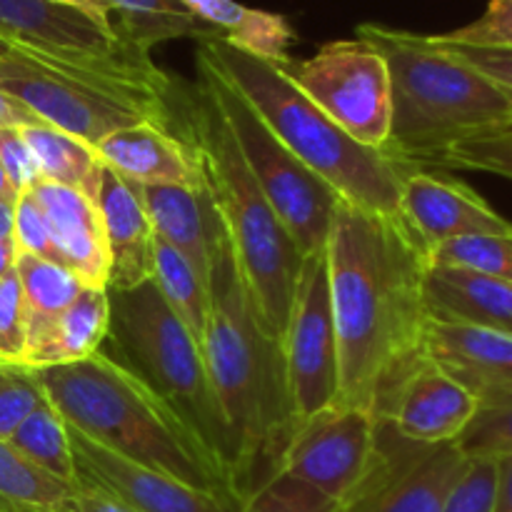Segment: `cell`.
<instances>
[{
  "label": "cell",
  "mask_w": 512,
  "mask_h": 512,
  "mask_svg": "<svg viewBox=\"0 0 512 512\" xmlns=\"http://www.w3.org/2000/svg\"><path fill=\"white\" fill-rule=\"evenodd\" d=\"M325 260L338 340V405L378 415L425 360L428 253L400 215L338 200Z\"/></svg>",
  "instance_id": "1"
},
{
  "label": "cell",
  "mask_w": 512,
  "mask_h": 512,
  "mask_svg": "<svg viewBox=\"0 0 512 512\" xmlns=\"http://www.w3.org/2000/svg\"><path fill=\"white\" fill-rule=\"evenodd\" d=\"M218 218V215H215ZM210 313L203 360L233 445V488L240 500L273 478L295 428L280 340L255 308L233 245L215 223L210 263Z\"/></svg>",
  "instance_id": "2"
},
{
  "label": "cell",
  "mask_w": 512,
  "mask_h": 512,
  "mask_svg": "<svg viewBox=\"0 0 512 512\" xmlns=\"http://www.w3.org/2000/svg\"><path fill=\"white\" fill-rule=\"evenodd\" d=\"M33 370L45 398L70 428L190 488L240 500L225 465L188 423L143 380L103 353L80 363Z\"/></svg>",
  "instance_id": "3"
},
{
  "label": "cell",
  "mask_w": 512,
  "mask_h": 512,
  "mask_svg": "<svg viewBox=\"0 0 512 512\" xmlns=\"http://www.w3.org/2000/svg\"><path fill=\"white\" fill-rule=\"evenodd\" d=\"M355 38L388 65L390 135L383 153L395 163L438 165L450 145L512 128L508 95L428 35L363 23Z\"/></svg>",
  "instance_id": "4"
},
{
  "label": "cell",
  "mask_w": 512,
  "mask_h": 512,
  "mask_svg": "<svg viewBox=\"0 0 512 512\" xmlns=\"http://www.w3.org/2000/svg\"><path fill=\"white\" fill-rule=\"evenodd\" d=\"M198 48L258 110L280 143L340 200L370 213L398 215L400 188L413 168L350 138L290 80L283 65L243 53L223 38L203 40Z\"/></svg>",
  "instance_id": "5"
},
{
  "label": "cell",
  "mask_w": 512,
  "mask_h": 512,
  "mask_svg": "<svg viewBox=\"0 0 512 512\" xmlns=\"http://www.w3.org/2000/svg\"><path fill=\"white\" fill-rule=\"evenodd\" d=\"M188 140L203 165L205 190L233 245L250 298L268 333L280 340L305 253L268 203L223 113L200 83L190 100Z\"/></svg>",
  "instance_id": "6"
},
{
  "label": "cell",
  "mask_w": 512,
  "mask_h": 512,
  "mask_svg": "<svg viewBox=\"0 0 512 512\" xmlns=\"http://www.w3.org/2000/svg\"><path fill=\"white\" fill-rule=\"evenodd\" d=\"M108 305V335L98 353L143 380L230 473L233 445L228 425L193 333L168 308L153 280L128 290H108Z\"/></svg>",
  "instance_id": "7"
},
{
  "label": "cell",
  "mask_w": 512,
  "mask_h": 512,
  "mask_svg": "<svg viewBox=\"0 0 512 512\" xmlns=\"http://www.w3.org/2000/svg\"><path fill=\"white\" fill-rule=\"evenodd\" d=\"M0 90L13 95L43 125L98 145L133 125L173 128V88L70 68L10 48L0 58Z\"/></svg>",
  "instance_id": "8"
},
{
  "label": "cell",
  "mask_w": 512,
  "mask_h": 512,
  "mask_svg": "<svg viewBox=\"0 0 512 512\" xmlns=\"http://www.w3.org/2000/svg\"><path fill=\"white\" fill-rule=\"evenodd\" d=\"M198 83L223 113L245 165L258 180L268 203L305 255L325 248L338 195L313 170L305 168L278 135L265 125L258 110L198 48Z\"/></svg>",
  "instance_id": "9"
},
{
  "label": "cell",
  "mask_w": 512,
  "mask_h": 512,
  "mask_svg": "<svg viewBox=\"0 0 512 512\" xmlns=\"http://www.w3.org/2000/svg\"><path fill=\"white\" fill-rule=\"evenodd\" d=\"M0 40L70 68L173 88L170 75L148 53L125 43L113 28L48 0H0Z\"/></svg>",
  "instance_id": "10"
},
{
  "label": "cell",
  "mask_w": 512,
  "mask_h": 512,
  "mask_svg": "<svg viewBox=\"0 0 512 512\" xmlns=\"http://www.w3.org/2000/svg\"><path fill=\"white\" fill-rule=\"evenodd\" d=\"M295 85L360 145L385 150L390 135L388 65L365 40H333L313 58L283 65Z\"/></svg>",
  "instance_id": "11"
},
{
  "label": "cell",
  "mask_w": 512,
  "mask_h": 512,
  "mask_svg": "<svg viewBox=\"0 0 512 512\" xmlns=\"http://www.w3.org/2000/svg\"><path fill=\"white\" fill-rule=\"evenodd\" d=\"M280 348L295 423L338 405V340L325 248L305 255Z\"/></svg>",
  "instance_id": "12"
},
{
  "label": "cell",
  "mask_w": 512,
  "mask_h": 512,
  "mask_svg": "<svg viewBox=\"0 0 512 512\" xmlns=\"http://www.w3.org/2000/svg\"><path fill=\"white\" fill-rule=\"evenodd\" d=\"M465 460L455 443H413L378 420V448L370 470L338 512H440Z\"/></svg>",
  "instance_id": "13"
},
{
  "label": "cell",
  "mask_w": 512,
  "mask_h": 512,
  "mask_svg": "<svg viewBox=\"0 0 512 512\" xmlns=\"http://www.w3.org/2000/svg\"><path fill=\"white\" fill-rule=\"evenodd\" d=\"M375 448L378 418L373 413L330 405L295 423L273 475L305 483L340 505L370 470Z\"/></svg>",
  "instance_id": "14"
},
{
  "label": "cell",
  "mask_w": 512,
  "mask_h": 512,
  "mask_svg": "<svg viewBox=\"0 0 512 512\" xmlns=\"http://www.w3.org/2000/svg\"><path fill=\"white\" fill-rule=\"evenodd\" d=\"M75 483L113 495L135 512H238L240 500L190 488L170 475L133 463L70 428Z\"/></svg>",
  "instance_id": "15"
},
{
  "label": "cell",
  "mask_w": 512,
  "mask_h": 512,
  "mask_svg": "<svg viewBox=\"0 0 512 512\" xmlns=\"http://www.w3.org/2000/svg\"><path fill=\"white\" fill-rule=\"evenodd\" d=\"M398 215L425 253L470 235H508L512 223L458 180L410 170L400 188Z\"/></svg>",
  "instance_id": "16"
},
{
  "label": "cell",
  "mask_w": 512,
  "mask_h": 512,
  "mask_svg": "<svg viewBox=\"0 0 512 512\" xmlns=\"http://www.w3.org/2000/svg\"><path fill=\"white\" fill-rule=\"evenodd\" d=\"M475 410L478 398L425 358L388 395L375 418L413 443L443 445L463 435Z\"/></svg>",
  "instance_id": "17"
},
{
  "label": "cell",
  "mask_w": 512,
  "mask_h": 512,
  "mask_svg": "<svg viewBox=\"0 0 512 512\" xmlns=\"http://www.w3.org/2000/svg\"><path fill=\"white\" fill-rule=\"evenodd\" d=\"M423 353L475 398L512 393V335L428 320Z\"/></svg>",
  "instance_id": "18"
},
{
  "label": "cell",
  "mask_w": 512,
  "mask_h": 512,
  "mask_svg": "<svg viewBox=\"0 0 512 512\" xmlns=\"http://www.w3.org/2000/svg\"><path fill=\"white\" fill-rule=\"evenodd\" d=\"M100 163L135 185L205 188L203 165L190 140L168 128L143 123L118 130L95 145Z\"/></svg>",
  "instance_id": "19"
},
{
  "label": "cell",
  "mask_w": 512,
  "mask_h": 512,
  "mask_svg": "<svg viewBox=\"0 0 512 512\" xmlns=\"http://www.w3.org/2000/svg\"><path fill=\"white\" fill-rule=\"evenodd\" d=\"M30 195L43 208L65 268L90 288H105L110 263L98 203L85 198L80 190L45 180H40Z\"/></svg>",
  "instance_id": "20"
},
{
  "label": "cell",
  "mask_w": 512,
  "mask_h": 512,
  "mask_svg": "<svg viewBox=\"0 0 512 512\" xmlns=\"http://www.w3.org/2000/svg\"><path fill=\"white\" fill-rule=\"evenodd\" d=\"M98 210L108 245V290H128L153 278V228L135 188L103 168Z\"/></svg>",
  "instance_id": "21"
},
{
  "label": "cell",
  "mask_w": 512,
  "mask_h": 512,
  "mask_svg": "<svg viewBox=\"0 0 512 512\" xmlns=\"http://www.w3.org/2000/svg\"><path fill=\"white\" fill-rule=\"evenodd\" d=\"M150 228L160 240L178 250L203 283H210L215 240V210L208 190L180 188V185H135Z\"/></svg>",
  "instance_id": "22"
},
{
  "label": "cell",
  "mask_w": 512,
  "mask_h": 512,
  "mask_svg": "<svg viewBox=\"0 0 512 512\" xmlns=\"http://www.w3.org/2000/svg\"><path fill=\"white\" fill-rule=\"evenodd\" d=\"M425 310L430 320L512 335V283L470 270L428 265Z\"/></svg>",
  "instance_id": "23"
},
{
  "label": "cell",
  "mask_w": 512,
  "mask_h": 512,
  "mask_svg": "<svg viewBox=\"0 0 512 512\" xmlns=\"http://www.w3.org/2000/svg\"><path fill=\"white\" fill-rule=\"evenodd\" d=\"M200 20L213 25L225 43L268 63L285 65L295 33L288 20L268 10L248 8L235 0H180Z\"/></svg>",
  "instance_id": "24"
},
{
  "label": "cell",
  "mask_w": 512,
  "mask_h": 512,
  "mask_svg": "<svg viewBox=\"0 0 512 512\" xmlns=\"http://www.w3.org/2000/svg\"><path fill=\"white\" fill-rule=\"evenodd\" d=\"M15 273H18L25 303V335H28L25 363L48 340L55 323L63 318L65 310L88 285L65 265L23 253H18V260H15Z\"/></svg>",
  "instance_id": "25"
},
{
  "label": "cell",
  "mask_w": 512,
  "mask_h": 512,
  "mask_svg": "<svg viewBox=\"0 0 512 512\" xmlns=\"http://www.w3.org/2000/svg\"><path fill=\"white\" fill-rule=\"evenodd\" d=\"M113 8L115 33L148 53L160 43L180 38L203 40L220 38L218 30L200 20L193 10L185 8L180 0H108Z\"/></svg>",
  "instance_id": "26"
},
{
  "label": "cell",
  "mask_w": 512,
  "mask_h": 512,
  "mask_svg": "<svg viewBox=\"0 0 512 512\" xmlns=\"http://www.w3.org/2000/svg\"><path fill=\"white\" fill-rule=\"evenodd\" d=\"M110 323L108 290L85 288L55 323L53 333L43 345L25 360L28 368H50V365H70L98 353L105 343Z\"/></svg>",
  "instance_id": "27"
},
{
  "label": "cell",
  "mask_w": 512,
  "mask_h": 512,
  "mask_svg": "<svg viewBox=\"0 0 512 512\" xmlns=\"http://www.w3.org/2000/svg\"><path fill=\"white\" fill-rule=\"evenodd\" d=\"M20 130L38 160L40 178L45 183L80 190L85 198L98 203L105 165L100 163L93 145L58 128H50V125H30V128Z\"/></svg>",
  "instance_id": "28"
},
{
  "label": "cell",
  "mask_w": 512,
  "mask_h": 512,
  "mask_svg": "<svg viewBox=\"0 0 512 512\" xmlns=\"http://www.w3.org/2000/svg\"><path fill=\"white\" fill-rule=\"evenodd\" d=\"M180 323L203 343L210 313V285L200 280L193 265L165 240L153 235V278H150Z\"/></svg>",
  "instance_id": "29"
},
{
  "label": "cell",
  "mask_w": 512,
  "mask_h": 512,
  "mask_svg": "<svg viewBox=\"0 0 512 512\" xmlns=\"http://www.w3.org/2000/svg\"><path fill=\"white\" fill-rule=\"evenodd\" d=\"M73 488L0 440V512H58Z\"/></svg>",
  "instance_id": "30"
},
{
  "label": "cell",
  "mask_w": 512,
  "mask_h": 512,
  "mask_svg": "<svg viewBox=\"0 0 512 512\" xmlns=\"http://www.w3.org/2000/svg\"><path fill=\"white\" fill-rule=\"evenodd\" d=\"M23 458L43 468L45 473L75 485V465L73 453H70V435L68 423L63 415L53 408L48 398L25 418L8 440Z\"/></svg>",
  "instance_id": "31"
},
{
  "label": "cell",
  "mask_w": 512,
  "mask_h": 512,
  "mask_svg": "<svg viewBox=\"0 0 512 512\" xmlns=\"http://www.w3.org/2000/svg\"><path fill=\"white\" fill-rule=\"evenodd\" d=\"M428 263L438 268L470 270V273L512 283V233L450 240L428 255Z\"/></svg>",
  "instance_id": "32"
},
{
  "label": "cell",
  "mask_w": 512,
  "mask_h": 512,
  "mask_svg": "<svg viewBox=\"0 0 512 512\" xmlns=\"http://www.w3.org/2000/svg\"><path fill=\"white\" fill-rule=\"evenodd\" d=\"M455 445L465 458H508L512 455V393L478 398V410Z\"/></svg>",
  "instance_id": "33"
},
{
  "label": "cell",
  "mask_w": 512,
  "mask_h": 512,
  "mask_svg": "<svg viewBox=\"0 0 512 512\" xmlns=\"http://www.w3.org/2000/svg\"><path fill=\"white\" fill-rule=\"evenodd\" d=\"M438 165L440 168L493 173L512 183V128L460 140L440 155Z\"/></svg>",
  "instance_id": "34"
},
{
  "label": "cell",
  "mask_w": 512,
  "mask_h": 512,
  "mask_svg": "<svg viewBox=\"0 0 512 512\" xmlns=\"http://www.w3.org/2000/svg\"><path fill=\"white\" fill-rule=\"evenodd\" d=\"M43 400L45 393L33 368L0 363V440L13 438L15 430Z\"/></svg>",
  "instance_id": "35"
},
{
  "label": "cell",
  "mask_w": 512,
  "mask_h": 512,
  "mask_svg": "<svg viewBox=\"0 0 512 512\" xmlns=\"http://www.w3.org/2000/svg\"><path fill=\"white\" fill-rule=\"evenodd\" d=\"M238 512H338V505L305 483L273 475L243 500Z\"/></svg>",
  "instance_id": "36"
},
{
  "label": "cell",
  "mask_w": 512,
  "mask_h": 512,
  "mask_svg": "<svg viewBox=\"0 0 512 512\" xmlns=\"http://www.w3.org/2000/svg\"><path fill=\"white\" fill-rule=\"evenodd\" d=\"M498 498V460L468 458L458 480L445 495L440 512H495Z\"/></svg>",
  "instance_id": "37"
},
{
  "label": "cell",
  "mask_w": 512,
  "mask_h": 512,
  "mask_svg": "<svg viewBox=\"0 0 512 512\" xmlns=\"http://www.w3.org/2000/svg\"><path fill=\"white\" fill-rule=\"evenodd\" d=\"M25 340L23 288L13 268L0 278V363L23 365Z\"/></svg>",
  "instance_id": "38"
},
{
  "label": "cell",
  "mask_w": 512,
  "mask_h": 512,
  "mask_svg": "<svg viewBox=\"0 0 512 512\" xmlns=\"http://www.w3.org/2000/svg\"><path fill=\"white\" fill-rule=\"evenodd\" d=\"M13 240L18 245V253L33 255V258L50 260V263L63 265L58 248H55L53 233L45 220L43 208L30 193H23L15 203V228Z\"/></svg>",
  "instance_id": "39"
},
{
  "label": "cell",
  "mask_w": 512,
  "mask_h": 512,
  "mask_svg": "<svg viewBox=\"0 0 512 512\" xmlns=\"http://www.w3.org/2000/svg\"><path fill=\"white\" fill-rule=\"evenodd\" d=\"M430 43L450 53L453 58L463 60L465 65L478 70L480 75L498 85L512 100V48H488V45H468L445 40L443 35H428Z\"/></svg>",
  "instance_id": "40"
},
{
  "label": "cell",
  "mask_w": 512,
  "mask_h": 512,
  "mask_svg": "<svg viewBox=\"0 0 512 512\" xmlns=\"http://www.w3.org/2000/svg\"><path fill=\"white\" fill-rule=\"evenodd\" d=\"M445 40L488 48H512V0H490L485 13L473 23L443 33Z\"/></svg>",
  "instance_id": "41"
},
{
  "label": "cell",
  "mask_w": 512,
  "mask_h": 512,
  "mask_svg": "<svg viewBox=\"0 0 512 512\" xmlns=\"http://www.w3.org/2000/svg\"><path fill=\"white\" fill-rule=\"evenodd\" d=\"M0 163L20 195L40 183V168L20 128H0Z\"/></svg>",
  "instance_id": "42"
},
{
  "label": "cell",
  "mask_w": 512,
  "mask_h": 512,
  "mask_svg": "<svg viewBox=\"0 0 512 512\" xmlns=\"http://www.w3.org/2000/svg\"><path fill=\"white\" fill-rule=\"evenodd\" d=\"M58 512H135L128 505H123L120 500H115L113 495L103 493L98 488H90V485H78L70 490L68 498L63 500Z\"/></svg>",
  "instance_id": "43"
},
{
  "label": "cell",
  "mask_w": 512,
  "mask_h": 512,
  "mask_svg": "<svg viewBox=\"0 0 512 512\" xmlns=\"http://www.w3.org/2000/svg\"><path fill=\"white\" fill-rule=\"evenodd\" d=\"M30 125H43L20 100L0 90V128H30Z\"/></svg>",
  "instance_id": "44"
},
{
  "label": "cell",
  "mask_w": 512,
  "mask_h": 512,
  "mask_svg": "<svg viewBox=\"0 0 512 512\" xmlns=\"http://www.w3.org/2000/svg\"><path fill=\"white\" fill-rule=\"evenodd\" d=\"M48 3L65 5V8L80 10V13L90 15V18H95V20H98V23L108 25V28L115 30V25H113V8H110L108 0H48Z\"/></svg>",
  "instance_id": "45"
},
{
  "label": "cell",
  "mask_w": 512,
  "mask_h": 512,
  "mask_svg": "<svg viewBox=\"0 0 512 512\" xmlns=\"http://www.w3.org/2000/svg\"><path fill=\"white\" fill-rule=\"evenodd\" d=\"M495 512H512V455L498 460V498Z\"/></svg>",
  "instance_id": "46"
},
{
  "label": "cell",
  "mask_w": 512,
  "mask_h": 512,
  "mask_svg": "<svg viewBox=\"0 0 512 512\" xmlns=\"http://www.w3.org/2000/svg\"><path fill=\"white\" fill-rule=\"evenodd\" d=\"M15 260H18V245H15V240L0 238V278L15 268Z\"/></svg>",
  "instance_id": "47"
},
{
  "label": "cell",
  "mask_w": 512,
  "mask_h": 512,
  "mask_svg": "<svg viewBox=\"0 0 512 512\" xmlns=\"http://www.w3.org/2000/svg\"><path fill=\"white\" fill-rule=\"evenodd\" d=\"M15 228V203L0 200V238H13Z\"/></svg>",
  "instance_id": "48"
},
{
  "label": "cell",
  "mask_w": 512,
  "mask_h": 512,
  "mask_svg": "<svg viewBox=\"0 0 512 512\" xmlns=\"http://www.w3.org/2000/svg\"><path fill=\"white\" fill-rule=\"evenodd\" d=\"M18 198H20V193L13 188V183H10L3 163H0V200H5V203H18Z\"/></svg>",
  "instance_id": "49"
},
{
  "label": "cell",
  "mask_w": 512,
  "mask_h": 512,
  "mask_svg": "<svg viewBox=\"0 0 512 512\" xmlns=\"http://www.w3.org/2000/svg\"><path fill=\"white\" fill-rule=\"evenodd\" d=\"M8 50H10V45H8V43H3V40H0V58H3V55L8 53Z\"/></svg>",
  "instance_id": "50"
}]
</instances>
